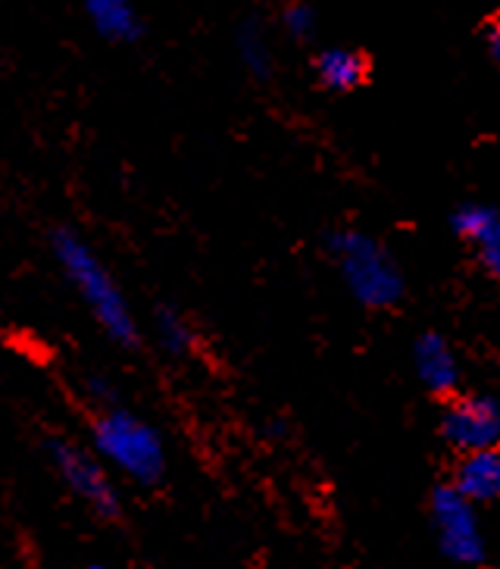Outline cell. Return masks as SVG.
Returning a JSON list of instances; mask_svg holds the SVG:
<instances>
[{
    "label": "cell",
    "instance_id": "obj_1",
    "mask_svg": "<svg viewBox=\"0 0 500 569\" xmlns=\"http://www.w3.org/2000/svg\"><path fill=\"white\" fill-rule=\"evenodd\" d=\"M50 253L57 260L60 272L67 276L72 291L79 295L84 310L94 317L100 332L119 348H134L141 341V329L134 319L126 291L119 288L117 276L103 267L94 248L84 241L76 229H57L50 234Z\"/></svg>",
    "mask_w": 500,
    "mask_h": 569
},
{
    "label": "cell",
    "instance_id": "obj_2",
    "mask_svg": "<svg viewBox=\"0 0 500 569\" xmlns=\"http://www.w3.org/2000/svg\"><path fill=\"white\" fill-rule=\"evenodd\" d=\"M91 451L132 486L153 488L169 469L167 441L150 419L110 403L91 419Z\"/></svg>",
    "mask_w": 500,
    "mask_h": 569
},
{
    "label": "cell",
    "instance_id": "obj_3",
    "mask_svg": "<svg viewBox=\"0 0 500 569\" xmlns=\"http://www.w3.org/2000/svg\"><path fill=\"white\" fill-rule=\"evenodd\" d=\"M329 251L341 269L348 291L363 307L384 310L400 301L403 276H400L394 257L384 251L376 238L363 232H334L329 238Z\"/></svg>",
    "mask_w": 500,
    "mask_h": 569
},
{
    "label": "cell",
    "instance_id": "obj_4",
    "mask_svg": "<svg viewBox=\"0 0 500 569\" xmlns=\"http://www.w3.org/2000/svg\"><path fill=\"white\" fill-rule=\"evenodd\" d=\"M44 451L57 479L69 488L76 501L107 522H117L122 517V495L113 482V469L98 453L69 438H48Z\"/></svg>",
    "mask_w": 500,
    "mask_h": 569
},
{
    "label": "cell",
    "instance_id": "obj_5",
    "mask_svg": "<svg viewBox=\"0 0 500 569\" xmlns=\"http://www.w3.org/2000/svg\"><path fill=\"white\" fill-rule=\"evenodd\" d=\"M438 432L450 451L469 453L500 448V401L484 391H453L444 398Z\"/></svg>",
    "mask_w": 500,
    "mask_h": 569
},
{
    "label": "cell",
    "instance_id": "obj_6",
    "mask_svg": "<svg viewBox=\"0 0 500 569\" xmlns=\"http://www.w3.org/2000/svg\"><path fill=\"white\" fill-rule=\"evenodd\" d=\"M432 522L438 545L457 563H476L484 557V541L476 519V503L467 501L457 488L438 486L432 491Z\"/></svg>",
    "mask_w": 500,
    "mask_h": 569
},
{
    "label": "cell",
    "instance_id": "obj_7",
    "mask_svg": "<svg viewBox=\"0 0 500 569\" xmlns=\"http://www.w3.org/2000/svg\"><path fill=\"white\" fill-rule=\"evenodd\" d=\"M453 232L467 241L476 251V260L482 267L484 276L500 279V213L494 207L484 203H463L453 219H450Z\"/></svg>",
    "mask_w": 500,
    "mask_h": 569
},
{
    "label": "cell",
    "instance_id": "obj_8",
    "mask_svg": "<svg viewBox=\"0 0 500 569\" xmlns=\"http://www.w3.org/2000/svg\"><path fill=\"white\" fill-rule=\"evenodd\" d=\"M413 367H417L419 382L429 395L444 401L448 395L460 391V363L450 351L448 338L438 332H422L413 341Z\"/></svg>",
    "mask_w": 500,
    "mask_h": 569
},
{
    "label": "cell",
    "instance_id": "obj_9",
    "mask_svg": "<svg viewBox=\"0 0 500 569\" xmlns=\"http://www.w3.org/2000/svg\"><path fill=\"white\" fill-rule=\"evenodd\" d=\"M317 84L329 94H350L363 88L372 76V60L357 48H322L313 57Z\"/></svg>",
    "mask_w": 500,
    "mask_h": 569
},
{
    "label": "cell",
    "instance_id": "obj_10",
    "mask_svg": "<svg viewBox=\"0 0 500 569\" xmlns=\"http://www.w3.org/2000/svg\"><path fill=\"white\" fill-rule=\"evenodd\" d=\"M450 486L472 503L500 501V448L460 453Z\"/></svg>",
    "mask_w": 500,
    "mask_h": 569
},
{
    "label": "cell",
    "instance_id": "obj_11",
    "mask_svg": "<svg viewBox=\"0 0 500 569\" xmlns=\"http://www.w3.org/2000/svg\"><path fill=\"white\" fill-rule=\"evenodd\" d=\"M84 17L98 38L110 44H134L144 34V19L134 0H84Z\"/></svg>",
    "mask_w": 500,
    "mask_h": 569
},
{
    "label": "cell",
    "instance_id": "obj_12",
    "mask_svg": "<svg viewBox=\"0 0 500 569\" xmlns=\"http://www.w3.org/2000/svg\"><path fill=\"white\" fill-rule=\"evenodd\" d=\"M234 51L241 67L248 69V76H253L257 82H267L272 76V41H269V29L263 19L248 17L238 29H234Z\"/></svg>",
    "mask_w": 500,
    "mask_h": 569
},
{
    "label": "cell",
    "instance_id": "obj_13",
    "mask_svg": "<svg viewBox=\"0 0 500 569\" xmlns=\"http://www.w3.org/2000/svg\"><path fill=\"white\" fill-rule=\"evenodd\" d=\"M150 329H153L157 345L167 353H172V357H191V353L198 351V329H194V322L184 317L179 307H172V303H160L153 310Z\"/></svg>",
    "mask_w": 500,
    "mask_h": 569
},
{
    "label": "cell",
    "instance_id": "obj_14",
    "mask_svg": "<svg viewBox=\"0 0 500 569\" xmlns=\"http://www.w3.org/2000/svg\"><path fill=\"white\" fill-rule=\"evenodd\" d=\"M279 26L294 41H310L317 34V10L307 0H288L279 13Z\"/></svg>",
    "mask_w": 500,
    "mask_h": 569
},
{
    "label": "cell",
    "instance_id": "obj_15",
    "mask_svg": "<svg viewBox=\"0 0 500 569\" xmlns=\"http://www.w3.org/2000/svg\"><path fill=\"white\" fill-rule=\"evenodd\" d=\"M479 34H482V44H484V51H488V57H491V60L500 67V10H494L491 17L482 19Z\"/></svg>",
    "mask_w": 500,
    "mask_h": 569
},
{
    "label": "cell",
    "instance_id": "obj_16",
    "mask_svg": "<svg viewBox=\"0 0 500 569\" xmlns=\"http://www.w3.org/2000/svg\"><path fill=\"white\" fill-rule=\"evenodd\" d=\"M84 395L91 398V403H98V407H110V403H119L117 388L110 386L103 376H88L84 379Z\"/></svg>",
    "mask_w": 500,
    "mask_h": 569
}]
</instances>
